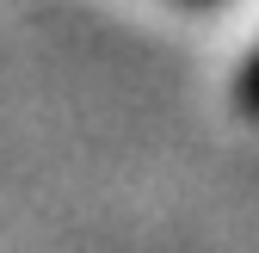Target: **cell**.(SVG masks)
<instances>
[{"label":"cell","mask_w":259,"mask_h":253,"mask_svg":"<svg viewBox=\"0 0 259 253\" xmlns=\"http://www.w3.org/2000/svg\"><path fill=\"white\" fill-rule=\"evenodd\" d=\"M235 105H241L247 117H259V50L247 56V68L235 74Z\"/></svg>","instance_id":"1"}]
</instances>
